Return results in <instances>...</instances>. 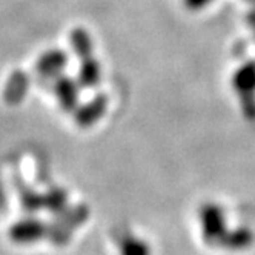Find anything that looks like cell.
I'll use <instances>...</instances> for the list:
<instances>
[{"mask_svg": "<svg viewBox=\"0 0 255 255\" xmlns=\"http://www.w3.org/2000/svg\"><path fill=\"white\" fill-rule=\"evenodd\" d=\"M120 255H151V249L144 240L131 235L122 240Z\"/></svg>", "mask_w": 255, "mask_h": 255, "instance_id": "10", "label": "cell"}, {"mask_svg": "<svg viewBox=\"0 0 255 255\" xmlns=\"http://www.w3.org/2000/svg\"><path fill=\"white\" fill-rule=\"evenodd\" d=\"M183 3L188 9L191 11H200L209 3H212V0H183Z\"/></svg>", "mask_w": 255, "mask_h": 255, "instance_id": "13", "label": "cell"}, {"mask_svg": "<svg viewBox=\"0 0 255 255\" xmlns=\"http://www.w3.org/2000/svg\"><path fill=\"white\" fill-rule=\"evenodd\" d=\"M100 82V63L94 57L82 60L79 71V83L85 88H93Z\"/></svg>", "mask_w": 255, "mask_h": 255, "instance_id": "8", "label": "cell"}, {"mask_svg": "<svg viewBox=\"0 0 255 255\" xmlns=\"http://www.w3.org/2000/svg\"><path fill=\"white\" fill-rule=\"evenodd\" d=\"M106 105L108 100L105 96H99L94 100H91L89 103H86L85 106H82L77 114H76V120L80 126H91L94 125L106 111Z\"/></svg>", "mask_w": 255, "mask_h": 255, "instance_id": "5", "label": "cell"}, {"mask_svg": "<svg viewBox=\"0 0 255 255\" xmlns=\"http://www.w3.org/2000/svg\"><path fill=\"white\" fill-rule=\"evenodd\" d=\"M28 88V77L23 72H14L5 88V99L9 103H19Z\"/></svg>", "mask_w": 255, "mask_h": 255, "instance_id": "7", "label": "cell"}, {"mask_svg": "<svg viewBox=\"0 0 255 255\" xmlns=\"http://www.w3.org/2000/svg\"><path fill=\"white\" fill-rule=\"evenodd\" d=\"M69 42L80 60L93 57V39H91V35L86 29L83 28L72 29L69 34Z\"/></svg>", "mask_w": 255, "mask_h": 255, "instance_id": "6", "label": "cell"}, {"mask_svg": "<svg viewBox=\"0 0 255 255\" xmlns=\"http://www.w3.org/2000/svg\"><path fill=\"white\" fill-rule=\"evenodd\" d=\"M234 83L240 93H245V94L252 93L255 89V63H249L237 72Z\"/></svg>", "mask_w": 255, "mask_h": 255, "instance_id": "9", "label": "cell"}, {"mask_svg": "<svg viewBox=\"0 0 255 255\" xmlns=\"http://www.w3.org/2000/svg\"><path fill=\"white\" fill-rule=\"evenodd\" d=\"M202 228L206 240L209 242L220 240L225 232V220H223L222 209L214 205L205 206L202 211Z\"/></svg>", "mask_w": 255, "mask_h": 255, "instance_id": "1", "label": "cell"}, {"mask_svg": "<svg viewBox=\"0 0 255 255\" xmlns=\"http://www.w3.org/2000/svg\"><path fill=\"white\" fill-rule=\"evenodd\" d=\"M54 91H56L59 103L65 111H72L76 108L79 100V86L74 80L69 77H60L56 82Z\"/></svg>", "mask_w": 255, "mask_h": 255, "instance_id": "4", "label": "cell"}, {"mask_svg": "<svg viewBox=\"0 0 255 255\" xmlns=\"http://www.w3.org/2000/svg\"><path fill=\"white\" fill-rule=\"evenodd\" d=\"M45 234V226L37 220H23L12 226L9 237L15 243H32L42 239Z\"/></svg>", "mask_w": 255, "mask_h": 255, "instance_id": "2", "label": "cell"}, {"mask_svg": "<svg viewBox=\"0 0 255 255\" xmlns=\"http://www.w3.org/2000/svg\"><path fill=\"white\" fill-rule=\"evenodd\" d=\"M65 202H66V195H65V192L56 189V191H52V192L48 194L46 202H45V206L49 208L51 211H59V209L63 208Z\"/></svg>", "mask_w": 255, "mask_h": 255, "instance_id": "12", "label": "cell"}, {"mask_svg": "<svg viewBox=\"0 0 255 255\" xmlns=\"http://www.w3.org/2000/svg\"><path fill=\"white\" fill-rule=\"evenodd\" d=\"M66 63H68L66 52L60 49H51V51H46L39 59L37 69L46 77H54V76H57L59 72H62Z\"/></svg>", "mask_w": 255, "mask_h": 255, "instance_id": "3", "label": "cell"}, {"mask_svg": "<svg viewBox=\"0 0 255 255\" xmlns=\"http://www.w3.org/2000/svg\"><path fill=\"white\" fill-rule=\"evenodd\" d=\"M252 242V234L248 229H240V231H235L231 235L225 237V245L228 248H234V249H240L245 248L248 245H251Z\"/></svg>", "mask_w": 255, "mask_h": 255, "instance_id": "11", "label": "cell"}]
</instances>
